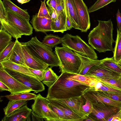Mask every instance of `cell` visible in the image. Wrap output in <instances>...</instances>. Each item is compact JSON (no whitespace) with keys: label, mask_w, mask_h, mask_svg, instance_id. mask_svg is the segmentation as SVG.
Wrapping results in <instances>:
<instances>
[{"label":"cell","mask_w":121,"mask_h":121,"mask_svg":"<svg viewBox=\"0 0 121 121\" xmlns=\"http://www.w3.org/2000/svg\"><path fill=\"white\" fill-rule=\"evenodd\" d=\"M22 45L25 61L27 67L34 69L44 70L48 68V64L34 56L26 46Z\"/></svg>","instance_id":"obj_13"},{"label":"cell","mask_w":121,"mask_h":121,"mask_svg":"<svg viewBox=\"0 0 121 121\" xmlns=\"http://www.w3.org/2000/svg\"><path fill=\"white\" fill-rule=\"evenodd\" d=\"M15 44V42L11 41L8 45L0 53V62L9 59Z\"/></svg>","instance_id":"obj_36"},{"label":"cell","mask_w":121,"mask_h":121,"mask_svg":"<svg viewBox=\"0 0 121 121\" xmlns=\"http://www.w3.org/2000/svg\"><path fill=\"white\" fill-rule=\"evenodd\" d=\"M62 45L68 48L74 52L93 59L98 57L94 49L89 45L78 35L67 33L61 38Z\"/></svg>","instance_id":"obj_5"},{"label":"cell","mask_w":121,"mask_h":121,"mask_svg":"<svg viewBox=\"0 0 121 121\" xmlns=\"http://www.w3.org/2000/svg\"><path fill=\"white\" fill-rule=\"evenodd\" d=\"M96 91L99 93L111 99L121 102V93Z\"/></svg>","instance_id":"obj_40"},{"label":"cell","mask_w":121,"mask_h":121,"mask_svg":"<svg viewBox=\"0 0 121 121\" xmlns=\"http://www.w3.org/2000/svg\"><path fill=\"white\" fill-rule=\"evenodd\" d=\"M9 60L14 62L27 66L24 59L22 44L17 39H16L15 41V45Z\"/></svg>","instance_id":"obj_20"},{"label":"cell","mask_w":121,"mask_h":121,"mask_svg":"<svg viewBox=\"0 0 121 121\" xmlns=\"http://www.w3.org/2000/svg\"><path fill=\"white\" fill-rule=\"evenodd\" d=\"M56 10L58 16L62 12L65 10V0H56Z\"/></svg>","instance_id":"obj_42"},{"label":"cell","mask_w":121,"mask_h":121,"mask_svg":"<svg viewBox=\"0 0 121 121\" xmlns=\"http://www.w3.org/2000/svg\"><path fill=\"white\" fill-rule=\"evenodd\" d=\"M83 97L86 99L84 105V104L82 105V107L85 114L88 116L92 111V104L86 98Z\"/></svg>","instance_id":"obj_41"},{"label":"cell","mask_w":121,"mask_h":121,"mask_svg":"<svg viewBox=\"0 0 121 121\" xmlns=\"http://www.w3.org/2000/svg\"><path fill=\"white\" fill-rule=\"evenodd\" d=\"M7 21L22 35L28 36L33 33V27L30 19H27L10 10H7Z\"/></svg>","instance_id":"obj_9"},{"label":"cell","mask_w":121,"mask_h":121,"mask_svg":"<svg viewBox=\"0 0 121 121\" xmlns=\"http://www.w3.org/2000/svg\"><path fill=\"white\" fill-rule=\"evenodd\" d=\"M48 9L52 21H54L57 19L58 15L56 10L53 8H50L48 7Z\"/></svg>","instance_id":"obj_45"},{"label":"cell","mask_w":121,"mask_h":121,"mask_svg":"<svg viewBox=\"0 0 121 121\" xmlns=\"http://www.w3.org/2000/svg\"><path fill=\"white\" fill-rule=\"evenodd\" d=\"M79 21V30L86 32L90 27L88 9L83 0H73Z\"/></svg>","instance_id":"obj_11"},{"label":"cell","mask_w":121,"mask_h":121,"mask_svg":"<svg viewBox=\"0 0 121 121\" xmlns=\"http://www.w3.org/2000/svg\"><path fill=\"white\" fill-rule=\"evenodd\" d=\"M42 43L48 46L53 48L62 43L61 38L52 34H47L44 36Z\"/></svg>","instance_id":"obj_33"},{"label":"cell","mask_w":121,"mask_h":121,"mask_svg":"<svg viewBox=\"0 0 121 121\" xmlns=\"http://www.w3.org/2000/svg\"><path fill=\"white\" fill-rule=\"evenodd\" d=\"M12 35L4 29L0 30V53L8 45L12 40Z\"/></svg>","instance_id":"obj_34"},{"label":"cell","mask_w":121,"mask_h":121,"mask_svg":"<svg viewBox=\"0 0 121 121\" xmlns=\"http://www.w3.org/2000/svg\"><path fill=\"white\" fill-rule=\"evenodd\" d=\"M114 117H118L121 119V108L116 114L109 118L107 121H112L113 118Z\"/></svg>","instance_id":"obj_51"},{"label":"cell","mask_w":121,"mask_h":121,"mask_svg":"<svg viewBox=\"0 0 121 121\" xmlns=\"http://www.w3.org/2000/svg\"><path fill=\"white\" fill-rule=\"evenodd\" d=\"M120 64L121 65V64Z\"/></svg>","instance_id":"obj_55"},{"label":"cell","mask_w":121,"mask_h":121,"mask_svg":"<svg viewBox=\"0 0 121 121\" xmlns=\"http://www.w3.org/2000/svg\"><path fill=\"white\" fill-rule=\"evenodd\" d=\"M0 62L5 69L20 73L39 80L27 66L14 62L10 60Z\"/></svg>","instance_id":"obj_18"},{"label":"cell","mask_w":121,"mask_h":121,"mask_svg":"<svg viewBox=\"0 0 121 121\" xmlns=\"http://www.w3.org/2000/svg\"><path fill=\"white\" fill-rule=\"evenodd\" d=\"M7 10L4 7L3 1L0 0V20L7 21Z\"/></svg>","instance_id":"obj_43"},{"label":"cell","mask_w":121,"mask_h":121,"mask_svg":"<svg viewBox=\"0 0 121 121\" xmlns=\"http://www.w3.org/2000/svg\"><path fill=\"white\" fill-rule=\"evenodd\" d=\"M65 11L66 16L72 23L73 27L79 30V20L73 0H65Z\"/></svg>","instance_id":"obj_19"},{"label":"cell","mask_w":121,"mask_h":121,"mask_svg":"<svg viewBox=\"0 0 121 121\" xmlns=\"http://www.w3.org/2000/svg\"><path fill=\"white\" fill-rule=\"evenodd\" d=\"M120 74L99 65L92 67L85 75L95 78L106 79L114 77Z\"/></svg>","instance_id":"obj_15"},{"label":"cell","mask_w":121,"mask_h":121,"mask_svg":"<svg viewBox=\"0 0 121 121\" xmlns=\"http://www.w3.org/2000/svg\"><path fill=\"white\" fill-rule=\"evenodd\" d=\"M112 121H121V119L117 117H114L113 118Z\"/></svg>","instance_id":"obj_53"},{"label":"cell","mask_w":121,"mask_h":121,"mask_svg":"<svg viewBox=\"0 0 121 121\" xmlns=\"http://www.w3.org/2000/svg\"><path fill=\"white\" fill-rule=\"evenodd\" d=\"M59 77L51 68L48 67L44 71L42 81L44 84L49 88L56 81Z\"/></svg>","instance_id":"obj_28"},{"label":"cell","mask_w":121,"mask_h":121,"mask_svg":"<svg viewBox=\"0 0 121 121\" xmlns=\"http://www.w3.org/2000/svg\"><path fill=\"white\" fill-rule=\"evenodd\" d=\"M5 69L12 76L31 88L34 93H37L44 90L45 86L40 81L19 72Z\"/></svg>","instance_id":"obj_10"},{"label":"cell","mask_w":121,"mask_h":121,"mask_svg":"<svg viewBox=\"0 0 121 121\" xmlns=\"http://www.w3.org/2000/svg\"><path fill=\"white\" fill-rule=\"evenodd\" d=\"M17 2L21 4L29 2L31 0H17Z\"/></svg>","instance_id":"obj_52"},{"label":"cell","mask_w":121,"mask_h":121,"mask_svg":"<svg viewBox=\"0 0 121 121\" xmlns=\"http://www.w3.org/2000/svg\"><path fill=\"white\" fill-rule=\"evenodd\" d=\"M117 33L113 56L115 61L118 63L121 60V30H119L117 28Z\"/></svg>","instance_id":"obj_32"},{"label":"cell","mask_w":121,"mask_h":121,"mask_svg":"<svg viewBox=\"0 0 121 121\" xmlns=\"http://www.w3.org/2000/svg\"><path fill=\"white\" fill-rule=\"evenodd\" d=\"M72 28H73V26L72 23L69 17L67 16L65 25L66 30H70Z\"/></svg>","instance_id":"obj_49"},{"label":"cell","mask_w":121,"mask_h":121,"mask_svg":"<svg viewBox=\"0 0 121 121\" xmlns=\"http://www.w3.org/2000/svg\"><path fill=\"white\" fill-rule=\"evenodd\" d=\"M121 108L105 103L92 104V109L88 116L93 121H107L110 117L116 114Z\"/></svg>","instance_id":"obj_8"},{"label":"cell","mask_w":121,"mask_h":121,"mask_svg":"<svg viewBox=\"0 0 121 121\" xmlns=\"http://www.w3.org/2000/svg\"><path fill=\"white\" fill-rule=\"evenodd\" d=\"M56 100L66 105L81 117L84 119L87 117L84 113L82 107L85 100L83 95L67 99Z\"/></svg>","instance_id":"obj_14"},{"label":"cell","mask_w":121,"mask_h":121,"mask_svg":"<svg viewBox=\"0 0 121 121\" xmlns=\"http://www.w3.org/2000/svg\"><path fill=\"white\" fill-rule=\"evenodd\" d=\"M55 53L60 63V72L78 74L82 65L80 57L71 50L66 47H56Z\"/></svg>","instance_id":"obj_4"},{"label":"cell","mask_w":121,"mask_h":121,"mask_svg":"<svg viewBox=\"0 0 121 121\" xmlns=\"http://www.w3.org/2000/svg\"><path fill=\"white\" fill-rule=\"evenodd\" d=\"M118 63L119 64H121V60Z\"/></svg>","instance_id":"obj_54"},{"label":"cell","mask_w":121,"mask_h":121,"mask_svg":"<svg viewBox=\"0 0 121 121\" xmlns=\"http://www.w3.org/2000/svg\"><path fill=\"white\" fill-rule=\"evenodd\" d=\"M37 95L30 92L20 93L15 94H10L4 96L9 101L25 100H35Z\"/></svg>","instance_id":"obj_29"},{"label":"cell","mask_w":121,"mask_h":121,"mask_svg":"<svg viewBox=\"0 0 121 121\" xmlns=\"http://www.w3.org/2000/svg\"><path fill=\"white\" fill-rule=\"evenodd\" d=\"M83 95L92 104L105 103L114 106L121 107V102L115 101L101 94L91 87H89L86 90Z\"/></svg>","instance_id":"obj_12"},{"label":"cell","mask_w":121,"mask_h":121,"mask_svg":"<svg viewBox=\"0 0 121 121\" xmlns=\"http://www.w3.org/2000/svg\"><path fill=\"white\" fill-rule=\"evenodd\" d=\"M31 116L32 121H43V118H41L35 114L32 110L31 113Z\"/></svg>","instance_id":"obj_48"},{"label":"cell","mask_w":121,"mask_h":121,"mask_svg":"<svg viewBox=\"0 0 121 121\" xmlns=\"http://www.w3.org/2000/svg\"><path fill=\"white\" fill-rule=\"evenodd\" d=\"M73 74L67 72L61 73L56 81L48 88L47 99H65L83 95L90 87L68 78Z\"/></svg>","instance_id":"obj_1"},{"label":"cell","mask_w":121,"mask_h":121,"mask_svg":"<svg viewBox=\"0 0 121 121\" xmlns=\"http://www.w3.org/2000/svg\"><path fill=\"white\" fill-rule=\"evenodd\" d=\"M68 78L84 84L90 87H93L98 81L94 78L79 74H73Z\"/></svg>","instance_id":"obj_26"},{"label":"cell","mask_w":121,"mask_h":121,"mask_svg":"<svg viewBox=\"0 0 121 121\" xmlns=\"http://www.w3.org/2000/svg\"><path fill=\"white\" fill-rule=\"evenodd\" d=\"M49 102L53 104L61 110L71 121H82V118L74 112L69 107L64 103L55 99H48Z\"/></svg>","instance_id":"obj_22"},{"label":"cell","mask_w":121,"mask_h":121,"mask_svg":"<svg viewBox=\"0 0 121 121\" xmlns=\"http://www.w3.org/2000/svg\"><path fill=\"white\" fill-rule=\"evenodd\" d=\"M116 16L117 27V28L119 30H121V13L119 9L118 10Z\"/></svg>","instance_id":"obj_46"},{"label":"cell","mask_w":121,"mask_h":121,"mask_svg":"<svg viewBox=\"0 0 121 121\" xmlns=\"http://www.w3.org/2000/svg\"><path fill=\"white\" fill-rule=\"evenodd\" d=\"M46 3L48 7L50 8H53L56 10V0H48Z\"/></svg>","instance_id":"obj_47"},{"label":"cell","mask_w":121,"mask_h":121,"mask_svg":"<svg viewBox=\"0 0 121 121\" xmlns=\"http://www.w3.org/2000/svg\"><path fill=\"white\" fill-rule=\"evenodd\" d=\"M117 0H97L88 9L89 13L95 11L106 6L110 3L115 2Z\"/></svg>","instance_id":"obj_37"},{"label":"cell","mask_w":121,"mask_h":121,"mask_svg":"<svg viewBox=\"0 0 121 121\" xmlns=\"http://www.w3.org/2000/svg\"><path fill=\"white\" fill-rule=\"evenodd\" d=\"M51 19L38 17L36 13L32 17L30 21L35 31L44 33L52 31Z\"/></svg>","instance_id":"obj_17"},{"label":"cell","mask_w":121,"mask_h":121,"mask_svg":"<svg viewBox=\"0 0 121 121\" xmlns=\"http://www.w3.org/2000/svg\"><path fill=\"white\" fill-rule=\"evenodd\" d=\"M0 81L6 85L9 89V91L12 95L30 92L32 91L30 88L12 76L6 70L0 62Z\"/></svg>","instance_id":"obj_7"},{"label":"cell","mask_w":121,"mask_h":121,"mask_svg":"<svg viewBox=\"0 0 121 121\" xmlns=\"http://www.w3.org/2000/svg\"><path fill=\"white\" fill-rule=\"evenodd\" d=\"M95 79L105 85L121 90V74L113 78Z\"/></svg>","instance_id":"obj_31"},{"label":"cell","mask_w":121,"mask_h":121,"mask_svg":"<svg viewBox=\"0 0 121 121\" xmlns=\"http://www.w3.org/2000/svg\"><path fill=\"white\" fill-rule=\"evenodd\" d=\"M46 0L41 1V4L39 12L37 13L38 17L51 19L49 12L45 4Z\"/></svg>","instance_id":"obj_39"},{"label":"cell","mask_w":121,"mask_h":121,"mask_svg":"<svg viewBox=\"0 0 121 121\" xmlns=\"http://www.w3.org/2000/svg\"><path fill=\"white\" fill-rule=\"evenodd\" d=\"M48 105L51 109L59 116L60 121H71L70 118L58 107L50 102Z\"/></svg>","instance_id":"obj_38"},{"label":"cell","mask_w":121,"mask_h":121,"mask_svg":"<svg viewBox=\"0 0 121 121\" xmlns=\"http://www.w3.org/2000/svg\"><path fill=\"white\" fill-rule=\"evenodd\" d=\"M102 62L99 64L100 65L121 74V65L115 60L114 57H106L101 60Z\"/></svg>","instance_id":"obj_24"},{"label":"cell","mask_w":121,"mask_h":121,"mask_svg":"<svg viewBox=\"0 0 121 121\" xmlns=\"http://www.w3.org/2000/svg\"><path fill=\"white\" fill-rule=\"evenodd\" d=\"M26 46L30 52L38 58L48 64L52 68L59 66L60 63L57 55L51 47L40 41L36 37H32L28 42L21 43Z\"/></svg>","instance_id":"obj_3"},{"label":"cell","mask_w":121,"mask_h":121,"mask_svg":"<svg viewBox=\"0 0 121 121\" xmlns=\"http://www.w3.org/2000/svg\"><path fill=\"white\" fill-rule=\"evenodd\" d=\"M31 72L37 77L41 81H42L45 70H37L28 68Z\"/></svg>","instance_id":"obj_44"},{"label":"cell","mask_w":121,"mask_h":121,"mask_svg":"<svg viewBox=\"0 0 121 121\" xmlns=\"http://www.w3.org/2000/svg\"><path fill=\"white\" fill-rule=\"evenodd\" d=\"M75 52L80 57L82 62V65L78 74L85 75L92 67L99 64L102 62L101 60L93 59L76 52Z\"/></svg>","instance_id":"obj_21"},{"label":"cell","mask_w":121,"mask_h":121,"mask_svg":"<svg viewBox=\"0 0 121 121\" xmlns=\"http://www.w3.org/2000/svg\"><path fill=\"white\" fill-rule=\"evenodd\" d=\"M32 110L26 105H25L15 111L9 116H5L2 119V121H31V113Z\"/></svg>","instance_id":"obj_16"},{"label":"cell","mask_w":121,"mask_h":121,"mask_svg":"<svg viewBox=\"0 0 121 121\" xmlns=\"http://www.w3.org/2000/svg\"><path fill=\"white\" fill-rule=\"evenodd\" d=\"M0 21V29H5L14 38L17 39L23 35L13 26L4 20Z\"/></svg>","instance_id":"obj_30"},{"label":"cell","mask_w":121,"mask_h":121,"mask_svg":"<svg viewBox=\"0 0 121 121\" xmlns=\"http://www.w3.org/2000/svg\"><path fill=\"white\" fill-rule=\"evenodd\" d=\"M66 17L65 10L63 11L58 16L56 19L52 21V31L63 33L66 31L65 28Z\"/></svg>","instance_id":"obj_23"},{"label":"cell","mask_w":121,"mask_h":121,"mask_svg":"<svg viewBox=\"0 0 121 121\" xmlns=\"http://www.w3.org/2000/svg\"><path fill=\"white\" fill-rule=\"evenodd\" d=\"M49 102L46 97L39 94L31 106L32 111L40 117L47 121H60L58 115L49 107Z\"/></svg>","instance_id":"obj_6"},{"label":"cell","mask_w":121,"mask_h":121,"mask_svg":"<svg viewBox=\"0 0 121 121\" xmlns=\"http://www.w3.org/2000/svg\"><path fill=\"white\" fill-rule=\"evenodd\" d=\"M3 2L7 10H11L26 18L30 19V16L27 11V9H21L15 5L10 0H3Z\"/></svg>","instance_id":"obj_25"},{"label":"cell","mask_w":121,"mask_h":121,"mask_svg":"<svg viewBox=\"0 0 121 121\" xmlns=\"http://www.w3.org/2000/svg\"><path fill=\"white\" fill-rule=\"evenodd\" d=\"M25 100L9 101L6 106L4 108L5 116L8 117L16 110L26 104Z\"/></svg>","instance_id":"obj_27"},{"label":"cell","mask_w":121,"mask_h":121,"mask_svg":"<svg viewBox=\"0 0 121 121\" xmlns=\"http://www.w3.org/2000/svg\"><path fill=\"white\" fill-rule=\"evenodd\" d=\"M92 87L96 91L121 93V90L105 85L98 81L93 87Z\"/></svg>","instance_id":"obj_35"},{"label":"cell","mask_w":121,"mask_h":121,"mask_svg":"<svg viewBox=\"0 0 121 121\" xmlns=\"http://www.w3.org/2000/svg\"><path fill=\"white\" fill-rule=\"evenodd\" d=\"M98 24L88 35V43L99 53L111 51L114 49L112 44L115 41L113 38V25L111 19L107 21L98 20Z\"/></svg>","instance_id":"obj_2"},{"label":"cell","mask_w":121,"mask_h":121,"mask_svg":"<svg viewBox=\"0 0 121 121\" xmlns=\"http://www.w3.org/2000/svg\"><path fill=\"white\" fill-rule=\"evenodd\" d=\"M9 89L7 86L4 84L0 81V91H9Z\"/></svg>","instance_id":"obj_50"}]
</instances>
